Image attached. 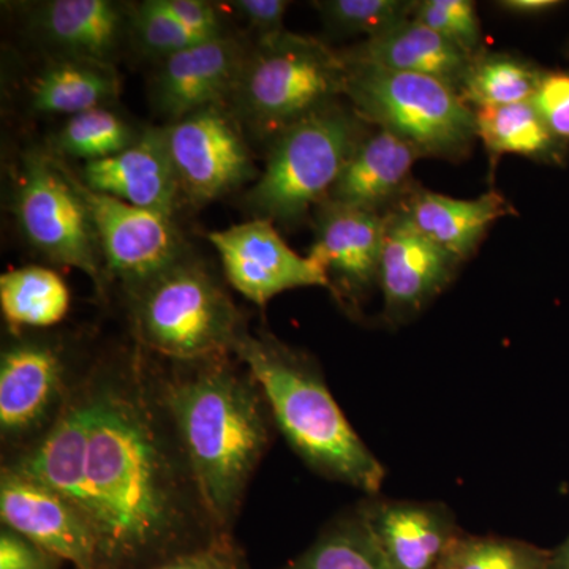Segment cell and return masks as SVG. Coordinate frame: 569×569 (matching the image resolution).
Wrapping results in <instances>:
<instances>
[{
    "label": "cell",
    "mask_w": 569,
    "mask_h": 569,
    "mask_svg": "<svg viewBox=\"0 0 569 569\" xmlns=\"http://www.w3.org/2000/svg\"><path fill=\"white\" fill-rule=\"evenodd\" d=\"M2 467L70 501L96 569H156L224 535L164 400L159 358L133 347L82 359L61 417Z\"/></svg>",
    "instance_id": "6da1fadb"
},
{
    "label": "cell",
    "mask_w": 569,
    "mask_h": 569,
    "mask_svg": "<svg viewBox=\"0 0 569 569\" xmlns=\"http://www.w3.org/2000/svg\"><path fill=\"white\" fill-rule=\"evenodd\" d=\"M160 367L164 400L206 503L222 533L233 535L250 481L274 440L263 389L234 355Z\"/></svg>",
    "instance_id": "7a4b0ae2"
},
{
    "label": "cell",
    "mask_w": 569,
    "mask_h": 569,
    "mask_svg": "<svg viewBox=\"0 0 569 569\" xmlns=\"http://www.w3.org/2000/svg\"><path fill=\"white\" fill-rule=\"evenodd\" d=\"M234 356L263 389L277 430L307 466L367 496L380 492L387 470L355 432L309 355L271 332L247 329Z\"/></svg>",
    "instance_id": "3957f363"
},
{
    "label": "cell",
    "mask_w": 569,
    "mask_h": 569,
    "mask_svg": "<svg viewBox=\"0 0 569 569\" xmlns=\"http://www.w3.org/2000/svg\"><path fill=\"white\" fill-rule=\"evenodd\" d=\"M123 302L133 342L167 361L234 355L249 329L219 277L189 250Z\"/></svg>",
    "instance_id": "277c9868"
},
{
    "label": "cell",
    "mask_w": 569,
    "mask_h": 569,
    "mask_svg": "<svg viewBox=\"0 0 569 569\" xmlns=\"http://www.w3.org/2000/svg\"><path fill=\"white\" fill-rule=\"evenodd\" d=\"M347 62L312 37L283 31L247 52L231 100L254 133L274 138L346 92Z\"/></svg>",
    "instance_id": "5b68a950"
},
{
    "label": "cell",
    "mask_w": 569,
    "mask_h": 569,
    "mask_svg": "<svg viewBox=\"0 0 569 569\" xmlns=\"http://www.w3.org/2000/svg\"><path fill=\"white\" fill-rule=\"evenodd\" d=\"M365 133L358 112L336 102L282 130L247 193L253 219L296 223L312 206L323 204Z\"/></svg>",
    "instance_id": "8992f818"
},
{
    "label": "cell",
    "mask_w": 569,
    "mask_h": 569,
    "mask_svg": "<svg viewBox=\"0 0 569 569\" xmlns=\"http://www.w3.org/2000/svg\"><path fill=\"white\" fill-rule=\"evenodd\" d=\"M346 62L343 96L362 121L410 142L422 157L455 160L470 151L477 118L455 88L425 74Z\"/></svg>",
    "instance_id": "52a82bcc"
},
{
    "label": "cell",
    "mask_w": 569,
    "mask_h": 569,
    "mask_svg": "<svg viewBox=\"0 0 569 569\" xmlns=\"http://www.w3.org/2000/svg\"><path fill=\"white\" fill-rule=\"evenodd\" d=\"M13 212L22 236L37 252L51 263L80 269L100 295L107 291L110 283L91 213L58 156L24 153Z\"/></svg>",
    "instance_id": "ba28073f"
},
{
    "label": "cell",
    "mask_w": 569,
    "mask_h": 569,
    "mask_svg": "<svg viewBox=\"0 0 569 569\" xmlns=\"http://www.w3.org/2000/svg\"><path fill=\"white\" fill-rule=\"evenodd\" d=\"M82 359L54 336L18 335L0 355L3 459L24 451L61 417Z\"/></svg>",
    "instance_id": "9c48e42d"
},
{
    "label": "cell",
    "mask_w": 569,
    "mask_h": 569,
    "mask_svg": "<svg viewBox=\"0 0 569 569\" xmlns=\"http://www.w3.org/2000/svg\"><path fill=\"white\" fill-rule=\"evenodd\" d=\"M168 152L181 197L203 206L257 179L241 121L224 104H212L164 123Z\"/></svg>",
    "instance_id": "30bf717a"
},
{
    "label": "cell",
    "mask_w": 569,
    "mask_h": 569,
    "mask_svg": "<svg viewBox=\"0 0 569 569\" xmlns=\"http://www.w3.org/2000/svg\"><path fill=\"white\" fill-rule=\"evenodd\" d=\"M67 171L91 213L108 283L118 282L122 295L151 279L186 252L174 216L96 192L80 181L69 164Z\"/></svg>",
    "instance_id": "8fae6325"
},
{
    "label": "cell",
    "mask_w": 569,
    "mask_h": 569,
    "mask_svg": "<svg viewBox=\"0 0 569 569\" xmlns=\"http://www.w3.org/2000/svg\"><path fill=\"white\" fill-rule=\"evenodd\" d=\"M208 241L219 253L228 283L254 306L263 307L295 288L331 290L325 269L309 254L301 257L290 249L268 220L252 219L211 231Z\"/></svg>",
    "instance_id": "7c38bea8"
},
{
    "label": "cell",
    "mask_w": 569,
    "mask_h": 569,
    "mask_svg": "<svg viewBox=\"0 0 569 569\" xmlns=\"http://www.w3.org/2000/svg\"><path fill=\"white\" fill-rule=\"evenodd\" d=\"M387 213L325 201L309 257L325 269L340 306L358 312L380 277Z\"/></svg>",
    "instance_id": "4fadbf2b"
},
{
    "label": "cell",
    "mask_w": 569,
    "mask_h": 569,
    "mask_svg": "<svg viewBox=\"0 0 569 569\" xmlns=\"http://www.w3.org/2000/svg\"><path fill=\"white\" fill-rule=\"evenodd\" d=\"M460 261L411 223L399 209L387 212L378 287L389 323L418 316L455 279Z\"/></svg>",
    "instance_id": "5bb4252c"
},
{
    "label": "cell",
    "mask_w": 569,
    "mask_h": 569,
    "mask_svg": "<svg viewBox=\"0 0 569 569\" xmlns=\"http://www.w3.org/2000/svg\"><path fill=\"white\" fill-rule=\"evenodd\" d=\"M0 519L74 569H96L88 522L61 493L10 468L0 470Z\"/></svg>",
    "instance_id": "9a60e30c"
},
{
    "label": "cell",
    "mask_w": 569,
    "mask_h": 569,
    "mask_svg": "<svg viewBox=\"0 0 569 569\" xmlns=\"http://www.w3.org/2000/svg\"><path fill=\"white\" fill-rule=\"evenodd\" d=\"M246 56L244 47L227 33L163 59L151 81L153 110L170 123L224 104L233 96Z\"/></svg>",
    "instance_id": "2e32d148"
},
{
    "label": "cell",
    "mask_w": 569,
    "mask_h": 569,
    "mask_svg": "<svg viewBox=\"0 0 569 569\" xmlns=\"http://www.w3.org/2000/svg\"><path fill=\"white\" fill-rule=\"evenodd\" d=\"M77 176L96 192L168 216H174L182 198L163 127L142 130L116 156L82 163Z\"/></svg>",
    "instance_id": "e0dca14e"
},
{
    "label": "cell",
    "mask_w": 569,
    "mask_h": 569,
    "mask_svg": "<svg viewBox=\"0 0 569 569\" xmlns=\"http://www.w3.org/2000/svg\"><path fill=\"white\" fill-rule=\"evenodd\" d=\"M359 509L392 569H440L462 535L440 503L373 498Z\"/></svg>",
    "instance_id": "ac0fdd59"
},
{
    "label": "cell",
    "mask_w": 569,
    "mask_h": 569,
    "mask_svg": "<svg viewBox=\"0 0 569 569\" xmlns=\"http://www.w3.org/2000/svg\"><path fill=\"white\" fill-rule=\"evenodd\" d=\"M29 26L56 58L114 66L130 37V10L111 0H50L33 7Z\"/></svg>",
    "instance_id": "d6986e66"
},
{
    "label": "cell",
    "mask_w": 569,
    "mask_h": 569,
    "mask_svg": "<svg viewBox=\"0 0 569 569\" xmlns=\"http://www.w3.org/2000/svg\"><path fill=\"white\" fill-rule=\"evenodd\" d=\"M421 157L410 142L377 127L356 144L326 201L381 213L406 197L411 168Z\"/></svg>",
    "instance_id": "ffe728a7"
},
{
    "label": "cell",
    "mask_w": 569,
    "mask_h": 569,
    "mask_svg": "<svg viewBox=\"0 0 569 569\" xmlns=\"http://www.w3.org/2000/svg\"><path fill=\"white\" fill-rule=\"evenodd\" d=\"M396 209L460 263L477 252L490 224L515 212L507 198L496 190L475 200H458L419 186H411Z\"/></svg>",
    "instance_id": "44dd1931"
},
{
    "label": "cell",
    "mask_w": 569,
    "mask_h": 569,
    "mask_svg": "<svg viewBox=\"0 0 569 569\" xmlns=\"http://www.w3.org/2000/svg\"><path fill=\"white\" fill-rule=\"evenodd\" d=\"M348 62L425 74L447 82L459 92L473 59L413 17L358 47L342 51Z\"/></svg>",
    "instance_id": "7402d4cb"
},
{
    "label": "cell",
    "mask_w": 569,
    "mask_h": 569,
    "mask_svg": "<svg viewBox=\"0 0 569 569\" xmlns=\"http://www.w3.org/2000/svg\"><path fill=\"white\" fill-rule=\"evenodd\" d=\"M121 89L111 63L84 59H51L29 86V108L39 114L74 116L108 107Z\"/></svg>",
    "instance_id": "603a6c76"
},
{
    "label": "cell",
    "mask_w": 569,
    "mask_h": 569,
    "mask_svg": "<svg viewBox=\"0 0 569 569\" xmlns=\"http://www.w3.org/2000/svg\"><path fill=\"white\" fill-rule=\"evenodd\" d=\"M70 305L69 287L50 268L31 264L0 276V309L14 336L61 323Z\"/></svg>",
    "instance_id": "cb8c5ba5"
},
{
    "label": "cell",
    "mask_w": 569,
    "mask_h": 569,
    "mask_svg": "<svg viewBox=\"0 0 569 569\" xmlns=\"http://www.w3.org/2000/svg\"><path fill=\"white\" fill-rule=\"evenodd\" d=\"M477 133L492 156L518 153L538 160L563 159V141L553 137L531 102L475 110Z\"/></svg>",
    "instance_id": "d4e9b609"
},
{
    "label": "cell",
    "mask_w": 569,
    "mask_h": 569,
    "mask_svg": "<svg viewBox=\"0 0 569 569\" xmlns=\"http://www.w3.org/2000/svg\"><path fill=\"white\" fill-rule=\"evenodd\" d=\"M284 569H392L361 509L340 516Z\"/></svg>",
    "instance_id": "484cf974"
},
{
    "label": "cell",
    "mask_w": 569,
    "mask_h": 569,
    "mask_svg": "<svg viewBox=\"0 0 569 569\" xmlns=\"http://www.w3.org/2000/svg\"><path fill=\"white\" fill-rule=\"evenodd\" d=\"M542 70L505 52H481L471 61L459 96L473 110L531 102Z\"/></svg>",
    "instance_id": "4316f807"
},
{
    "label": "cell",
    "mask_w": 569,
    "mask_h": 569,
    "mask_svg": "<svg viewBox=\"0 0 569 569\" xmlns=\"http://www.w3.org/2000/svg\"><path fill=\"white\" fill-rule=\"evenodd\" d=\"M140 133L108 107L70 116L52 138L54 156L71 157L82 163L108 159L132 146Z\"/></svg>",
    "instance_id": "83f0119b"
},
{
    "label": "cell",
    "mask_w": 569,
    "mask_h": 569,
    "mask_svg": "<svg viewBox=\"0 0 569 569\" xmlns=\"http://www.w3.org/2000/svg\"><path fill=\"white\" fill-rule=\"evenodd\" d=\"M445 563L452 569H550V550L519 539L462 533Z\"/></svg>",
    "instance_id": "f1b7e54d"
},
{
    "label": "cell",
    "mask_w": 569,
    "mask_h": 569,
    "mask_svg": "<svg viewBox=\"0 0 569 569\" xmlns=\"http://www.w3.org/2000/svg\"><path fill=\"white\" fill-rule=\"evenodd\" d=\"M326 24L343 36H380L413 17L410 0H325L316 2Z\"/></svg>",
    "instance_id": "f546056e"
},
{
    "label": "cell",
    "mask_w": 569,
    "mask_h": 569,
    "mask_svg": "<svg viewBox=\"0 0 569 569\" xmlns=\"http://www.w3.org/2000/svg\"><path fill=\"white\" fill-rule=\"evenodd\" d=\"M130 37L146 54L159 61L206 41L183 28L157 0H146L130 10Z\"/></svg>",
    "instance_id": "4dcf8cb0"
},
{
    "label": "cell",
    "mask_w": 569,
    "mask_h": 569,
    "mask_svg": "<svg viewBox=\"0 0 569 569\" xmlns=\"http://www.w3.org/2000/svg\"><path fill=\"white\" fill-rule=\"evenodd\" d=\"M413 18L471 59L485 52L481 22L470 0H422L417 2Z\"/></svg>",
    "instance_id": "1f68e13d"
},
{
    "label": "cell",
    "mask_w": 569,
    "mask_h": 569,
    "mask_svg": "<svg viewBox=\"0 0 569 569\" xmlns=\"http://www.w3.org/2000/svg\"><path fill=\"white\" fill-rule=\"evenodd\" d=\"M531 103L553 137L569 141V71L542 70Z\"/></svg>",
    "instance_id": "d6a6232c"
},
{
    "label": "cell",
    "mask_w": 569,
    "mask_h": 569,
    "mask_svg": "<svg viewBox=\"0 0 569 569\" xmlns=\"http://www.w3.org/2000/svg\"><path fill=\"white\" fill-rule=\"evenodd\" d=\"M63 563L61 557L18 531L0 527V569H62Z\"/></svg>",
    "instance_id": "836d02e7"
},
{
    "label": "cell",
    "mask_w": 569,
    "mask_h": 569,
    "mask_svg": "<svg viewBox=\"0 0 569 569\" xmlns=\"http://www.w3.org/2000/svg\"><path fill=\"white\" fill-rule=\"evenodd\" d=\"M244 552L233 537H224L203 549L183 553L156 569H246Z\"/></svg>",
    "instance_id": "e575fe53"
},
{
    "label": "cell",
    "mask_w": 569,
    "mask_h": 569,
    "mask_svg": "<svg viewBox=\"0 0 569 569\" xmlns=\"http://www.w3.org/2000/svg\"><path fill=\"white\" fill-rule=\"evenodd\" d=\"M168 14L181 22L183 28L201 39L211 40L227 36L222 17L213 3L203 0H157Z\"/></svg>",
    "instance_id": "d590c367"
},
{
    "label": "cell",
    "mask_w": 569,
    "mask_h": 569,
    "mask_svg": "<svg viewBox=\"0 0 569 569\" xmlns=\"http://www.w3.org/2000/svg\"><path fill=\"white\" fill-rule=\"evenodd\" d=\"M230 9L247 22L258 40L269 39L283 32V18L290 3L284 0H231Z\"/></svg>",
    "instance_id": "8d00e7d4"
},
{
    "label": "cell",
    "mask_w": 569,
    "mask_h": 569,
    "mask_svg": "<svg viewBox=\"0 0 569 569\" xmlns=\"http://www.w3.org/2000/svg\"><path fill=\"white\" fill-rule=\"evenodd\" d=\"M498 6L503 10L512 11V13L538 14L556 9L560 2H556V0H505Z\"/></svg>",
    "instance_id": "74e56055"
},
{
    "label": "cell",
    "mask_w": 569,
    "mask_h": 569,
    "mask_svg": "<svg viewBox=\"0 0 569 569\" xmlns=\"http://www.w3.org/2000/svg\"><path fill=\"white\" fill-rule=\"evenodd\" d=\"M550 569H569V537L559 548L550 550Z\"/></svg>",
    "instance_id": "f35d334b"
},
{
    "label": "cell",
    "mask_w": 569,
    "mask_h": 569,
    "mask_svg": "<svg viewBox=\"0 0 569 569\" xmlns=\"http://www.w3.org/2000/svg\"><path fill=\"white\" fill-rule=\"evenodd\" d=\"M440 569H452L451 567H448L447 563L441 565Z\"/></svg>",
    "instance_id": "ab89813d"
},
{
    "label": "cell",
    "mask_w": 569,
    "mask_h": 569,
    "mask_svg": "<svg viewBox=\"0 0 569 569\" xmlns=\"http://www.w3.org/2000/svg\"><path fill=\"white\" fill-rule=\"evenodd\" d=\"M246 569H250L249 567H247Z\"/></svg>",
    "instance_id": "60d3db41"
}]
</instances>
